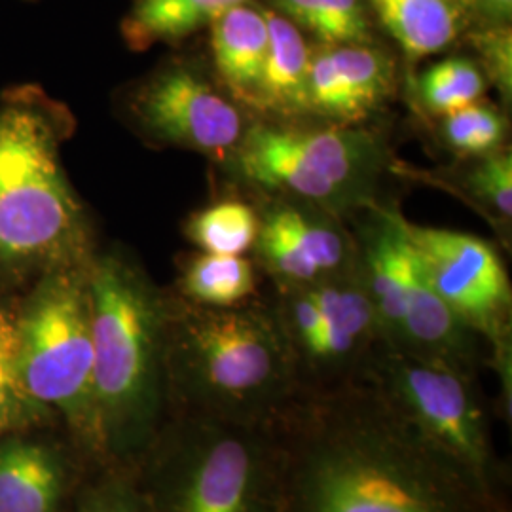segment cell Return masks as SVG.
Returning a JSON list of instances; mask_svg holds the SVG:
<instances>
[{
    "mask_svg": "<svg viewBox=\"0 0 512 512\" xmlns=\"http://www.w3.org/2000/svg\"><path fill=\"white\" fill-rule=\"evenodd\" d=\"M82 243V213L59 164L54 126L33 107H2L0 266L65 264Z\"/></svg>",
    "mask_w": 512,
    "mask_h": 512,
    "instance_id": "277c9868",
    "label": "cell"
},
{
    "mask_svg": "<svg viewBox=\"0 0 512 512\" xmlns=\"http://www.w3.org/2000/svg\"><path fill=\"white\" fill-rule=\"evenodd\" d=\"M459 6L488 25H509L512 0H458Z\"/></svg>",
    "mask_w": 512,
    "mask_h": 512,
    "instance_id": "83f0119b",
    "label": "cell"
},
{
    "mask_svg": "<svg viewBox=\"0 0 512 512\" xmlns=\"http://www.w3.org/2000/svg\"><path fill=\"white\" fill-rule=\"evenodd\" d=\"M181 289L190 304L196 306H241L255 294V266L243 256L203 253L186 264Z\"/></svg>",
    "mask_w": 512,
    "mask_h": 512,
    "instance_id": "ffe728a7",
    "label": "cell"
},
{
    "mask_svg": "<svg viewBox=\"0 0 512 512\" xmlns=\"http://www.w3.org/2000/svg\"><path fill=\"white\" fill-rule=\"evenodd\" d=\"M268 21V52L256 90L255 109L275 116H298L310 112L311 52L298 25L264 12Z\"/></svg>",
    "mask_w": 512,
    "mask_h": 512,
    "instance_id": "2e32d148",
    "label": "cell"
},
{
    "mask_svg": "<svg viewBox=\"0 0 512 512\" xmlns=\"http://www.w3.org/2000/svg\"><path fill=\"white\" fill-rule=\"evenodd\" d=\"M357 266L376 311L380 340L393 342L403 323L414 268L408 220L395 211L378 213L366 230L363 258Z\"/></svg>",
    "mask_w": 512,
    "mask_h": 512,
    "instance_id": "5bb4252c",
    "label": "cell"
},
{
    "mask_svg": "<svg viewBox=\"0 0 512 512\" xmlns=\"http://www.w3.org/2000/svg\"><path fill=\"white\" fill-rule=\"evenodd\" d=\"M281 16L302 25L327 46L368 44L370 29L361 0H274Z\"/></svg>",
    "mask_w": 512,
    "mask_h": 512,
    "instance_id": "7402d4cb",
    "label": "cell"
},
{
    "mask_svg": "<svg viewBox=\"0 0 512 512\" xmlns=\"http://www.w3.org/2000/svg\"><path fill=\"white\" fill-rule=\"evenodd\" d=\"M35 404L19 376L18 317L0 306V433L23 425Z\"/></svg>",
    "mask_w": 512,
    "mask_h": 512,
    "instance_id": "d4e9b609",
    "label": "cell"
},
{
    "mask_svg": "<svg viewBox=\"0 0 512 512\" xmlns=\"http://www.w3.org/2000/svg\"><path fill=\"white\" fill-rule=\"evenodd\" d=\"M93 387L103 448L141 439L158 408L164 311L141 274L118 256L88 272Z\"/></svg>",
    "mask_w": 512,
    "mask_h": 512,
    "instance_id": "3957f363",
    "label": "cell"
},
{
    "mask_svg": "<svg viewBox=\"0 0 512 512\" xmlns=\"http://www.w3.org/2000/svg\"><path fill=\"white\" fill-rule=\"evenodd\" d=\"M385 31L412 59L446 50L461 29L458 0H370Z\"/></svg>",
    "mask_w": 512,
    "mask_h": 512,
    "instance_id": "ac0fdd59",
    "label": "cell"
},
{
    "mask_svg": "<svg viewBox=\"0 0 512 512\" xmlns=\"http://www.w3.org/2000/svg\"><path fill=\"white\" fill-rule=\"evenodd\" d=\"M355 376L378 389L406 420L486 484H497L494 446L473 376L378 340Z\"/></svg>",
    "mask_w": 512,
    "mask_h": 512,
    "instance_id": "ba28073f",
    "label": "cell"
},
{
    "mask_svg": "<svg viewBox=\"0 0 512 512\" xmlns=\"http://www.w3.org/2000/svg\"><path fill=\"white\" fill-rule=\"evenodd\" d=\"M135 114L156 139L217 158L236 152L245 135L238 105L186 67L147 82L135 97Z\"/></svg>",
    "mask_w": 512,
    "mask_h": 512,
    "instance_id": "30bf717a",
    "label": "cell"
},
{
    "mask_svg": "<svg viewBox=\"0 0 512 512\" xmlns=\"http://www.w3.org/2000/svg\"><path fill=\"white\" fill-rule=\"evenodd\" d=\"M507 133V122L499 110L476 101L444 116L442 135L450 148L463 156H486L499 150Z\"/></svg>",
    "mask_w": 512,
    "mask_h": 512,
    "instance_id": "cb8c5ba5",
    "label": "cell"
},
{
    "mask_svg": "<svg viewBox=\"0 0 512 512\" xmlns=\"http://www.w3.org/2000/svg\"><path fill=\"white\" fill-rule=\"evenodd\" d=\"M486 86V76L473 59L448 57L421 74L418 95L429 112L448 116L480 101Z\"/></svg>",
    "mask_w": 512,
    "mask_h": 512,
    "instance_id": "603a6c76",
    "label": "cell"
},
{
    "mask_svg": "<svg viewBox=\"0 0 512 512\" xmlns=\"http://www.w3.org/2000/svg\"><path fill=\"white\" fill-rule=\"evenodd\" d=\"M164 512H283L275 427L192 416L165 476Z\"/></svg>",
    "mask_w": 512,
    "mask_h": 512,
    "instance_id": "8992f818",
    "label": "cell"
},
{
    "mask_svg": "<svg viewBox=\"0 0 512 512\" xmlns=\"http://www.w3.org/2000/svg\"><path fill=\"white\" fill-rule=\"evenodd\" d=\"M234 154L243 179L332 211L363 202L384 167L382 143L363 129L255 126Z\"/></svg>",
    "mask_w": 512,
    "mask_h": 512,
    "instance_id": "52a82bcc",
    "label": "cell"
},
{
    "mask_svg": "<svg viewBox=\"0 0 512 512\" xmlns=\"http://www.w3.org/2000/svg\"><path fill=\"white\" fill-rule=\"evenodd\" d=\"M260 217L247 203L220 202L188 220L186 236L209 255L241 256L255 247Z\"/></svg>",
    "mask_w": 512,
    "mask_h": 512,
    "instance_id": "44dd1931",
    "label": "cell"
},
{
    "mask_svg": "<svg viewBox=\"0 0 512 512\" xmlns=\"http://www.w3.org/2000/svg\"><path fill=\"white\" fill-rule=\"evenodd\" d=\"M173 361L198 418L275 427L308 389L281 317L258 306L192 304L177 325Z\"/></svg>",
    "mask_w": 512,
    "mask_h": 512,
    "instance_id": "7a4b0ae2",
    "label": "cell"
},
{
    "mask_svg": "<svg viewBox=\"0 0 512 512\" xmlns=\"http://www.w3.org/2000/svg\"><path fill=\"white\" fill-rule=\"evenodd\" d=\"M275 435L283 512H505L361 376L306 389Z\"/></svg>",
    "mask_w": 512,
    "mask_h": 512,
    "instance_id": "6da1fadb",
    "label": "cell"
},
{
    "mask_svg": "<svg viewBox=\"0 0 512 512\" xmlns=\"http://www.w3.org/2000/svg\"><path fill=\"white\" fill-rule=\"evenodd\" d=\"M264 266L287 287H306L349 264L344 232L323 213L298 205H277L264 220L255 243Z\"/></svg>",
    "mask_w": 512,
    "mask_h": 512,
    "instance_id": "8fae6325",
    "label": "cell"
},
{
    "mask_svg": "<svg viewBox=\"0 0 512 512\" xmlns=\"http://www.w3.org/2000/svg\"><path fill=\"white\" fill-rule=\"evenodd\" d=\"M467 186L478 202L492 207L501 219L512 217V156L505 150H494L480 156V162L467 177Z\"/></svg>",
    "mask_w": 512,
    "mask_h": 512,
    "instance_id": "484cf974",
    "label": "cell"
},
{
    "mask_svg": "<svg viewBox=\"0 0 512 512\" xmlns=\"http://www.w3.org/2000/svg\"><path fill=\"white\" fill-rule=\"evenodd\" d=\"M408 236L440 298L478 336L503 346L511 321L512 291L494 247L471 234L410 222Z\"/></svg>",
    "mask_w": 512,
    "mask_h": 512,
    "instance_id": "9c48e42d",
    "label": "cell"
},
{
    "mask_svg": "<svg viewBox=\"0 0 512 512\" xmlns=\"http://www.w3.org/2000/svg\"><path fill=\"white\" fill-rule=\"evenodd\" d=\"M245 0H137L124 33L137 48L160 40H177L211 25Z\"/></svg>",
    "mask_w": 512,
    "mask_h": 512,
    "instance_id": "d6986e66",
    "label": "cell"
},
{
    "mask_svg": "<svg viewBox=\"0 0 512 512\" xmlns=\"http://www.w3.org/2000/svg\"><path fill=\"white\" fill-rule=\"evenodd\" d=\"M18 365L23 389L35 403L55 406L74 429L103 448L88 274L63 266L44 279L18 317Z\"/></svg>",
    "mask_w": 512,
    "mask_h": 512,
    "instance_id": "5b68a950",
    "label": "cell"
},
{
    "mask_svg": "<svg viewBox=\"0 0 512 512\" xmlns=\"http://www.w3.org/2000/svg\"><path fill=\"white\" fill-rule=\"evenodd\" d=\"M211 50L224 88L234 101L255 107L256 90L268 52L264 10L241 2L211 23Z\"/></svg>",
    "mask_w": 512,
    "mask_h": 512,
    "instance_id": "9a60e30c",
    "label": "cell"
},
{
    "mask_svg": "<svg viewBox=\"0 0 512 512\" xmlns=\"http://www.w3.org/2000/svg\"><path fill=\"white\" fill-rule=\"evenodd\" d=\"M395 84L393 63L368 44H334L311 54L310 112L355 124L378 109Z\"/></svg>",
    "mask_w": 512,
    "mask_h": 512,
    "instance_id": "7c38bea8",
    "label": "cell"
},
{
    "mask_svg": "<svg viewBox=\"0 0 512 512\" xmlns=\"http://www.w3.org/2000/svg\"><path fill=\"white\" fill-rule=\"evenodd\" d=\"M84 512H141V509L129 492L112 488L97 495Z\"/></svg>",
    "mask_w": 512,
    "mask_h": 512,
    "instance_id": "f1b7e54d",
    "label": "cell"
},
{
    "mask_svg": "<svg viewBox=\"0 0 512 512\" xmlns=\"http://www.w3.org/2000/svg\"><path fill=\"white\" fill-rule=\"evenodd\" d=\"M478 338L482 336L459 319L433 289L414 251L403 323L393 342L387 344L437 359L473 376L478 361Z\"/></svg>",
    "mask_w": 512,
    "mask_h": 512,
    "instance_id": "4fadbf2b",
    "label": "cell"
},
{
    "mask_svg": "<svg viewBox=\"0 0 512 512\" xmlns=\"http://www.w3.org/2000/svg\"><path fill=\"white\" fill-rule=\"evenodd\" d=\"M63 473L50 450L27 440L0 444V512H55Z\"/></svg>",
    "mask_w": 512,
    "mask_h": 512,
    "instance_id": "e0dca14e",
    "label": "cell"
},
{
    "mask_svg": "<svg viewBox=\"0 0 512 512\" xmlns=\"http://www.w3.org/2000/svg\"><path fill=\"white\" fill-rule=\"evenodd\" d=\"M473 44L482 57V65L497 86L501 97L511 103L512 35L509 25H488L473 35Z\"/></svg>",
    "mask_w": 512,
    "mask_h": 512,
    "instance_id": "4316f807",
    "label": "cell"
}]
</instances>
